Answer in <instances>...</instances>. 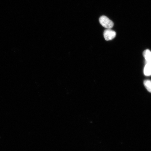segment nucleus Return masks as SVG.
Wrapping results in <instances>:
<instances>
[{"label": "nucleus", "mask_w": 151, "mask_h": 151, "mask_svg": "<svg viewBox=\"0 0 151 151\" xmlns=\"http://www.w3.org/2000/svg\"><path fill=\"white\" fill-rule=\"evenodd\" d=\"M143 56L146 62H151V51L150 50H145L143 52Z\"/></svg>", "instance_id": "4"}, {"label": "nucleus", "mask_w": 151, "mask_h": 151, "mask_svg": "<svg viewBox=\"0 0 151 151\" xmlns=\"http://www.w3.org/2000/svg\"><path fill=\"white\" fill-rule=\"evenodd\" d=\"M116 35V32L111 29H107L104 32V37L106 40H112L114 38Z\"/></svg>", "instance_id": "2"}, {"label": "nucleus", "mask_w": 151, "mask_h": 151, "mask_svg": "<svg viewBox=\"0 0 151 151\" xmlns=\"http://www.w3.org/2000/svg\"><path fill=\"white\" fill-rule=\"evenodd\" d=\"M99 21L101 25L106 29H111L114 26V23L112 21L106 16H103L100 17Z\"/></svg>", "instance_id": "1"}, {"label": "nucleus", "mask_w": 151, "mask_h": 151, "mask_svg": "<svg viewBox=\"0 0 151 151\" xmlns=\"http://www.w3.org/2000/svg\"><path fill=\"white\" fill-rule=\"evenodd\" d=\"M143 73L146 76H150L151 75V62H146Z\"/></svg>", "instance_id": "3"}, {"label": "nucleus", "mask_w": 151, "mask_h": 151, "mask_svg": "<svg viewBox=\"0 0 151 151\" xmlns=\"http://www.w3.org/2000/svg\"><path fill=\"white\" fill-rule=\"evenodd\" d=\"M143 84L147 90L151 93V81L150 80H145Z\"/></svg>", "instance_id": "5"}]
</instances>
